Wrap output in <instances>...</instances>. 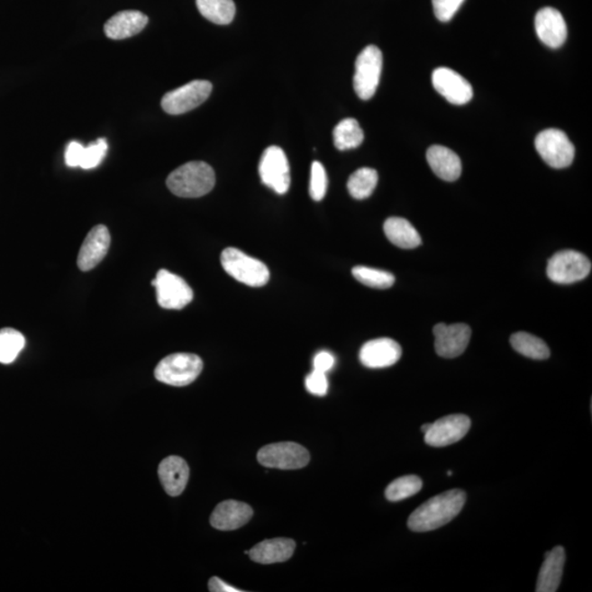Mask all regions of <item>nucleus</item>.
I'll return each mask as SVG.
<instances>
[{
  "label": "nucleus",
  "instance_id": "obj_1",
  "mask_svg": "<svg viewBox=\"0 0 592 592\" xmlns=\"http://www.w3.org/2000/svg\"><path fill=\"white\" fill-rule=\"evenodd\" d=\"M467 494L460 489L448 490L427 500L411 515L408 528L414 533H428L448 524L463 509Z\"/></svg>",
  "mask_w": 592,
  "mask_h": 592
},
{
  "label": "nucleus",
  "instance_id": "obj_2",
  "mask_svg": "<svg viewBox=\"0 0 592 592\" xmlns=\"http://www.w3.org/2000/svg\"><path fill=\"white\" fill-rule=\"evenodd\" d=\"M166 184L177 196L200 197L214 188L215 173L205 161H190L174 170Z\"/></svg>",
  "mask_w": 592,
  "mask_h": 592
},
{
  "label": "nucleus",
  "instance_id": "obj_3",
  "mask_svg": "<svg viewBox=\"0 0 592 592\" xmlns=\"http://www.w3.org/2000/svg\"><path fill=\"white\" fill-rule=\"evenodd\" d=\"M221 263L226 273L248 287H260L270 279V271L265 263L237 248L230 247L223 250Z\"/></svg>",
  "mask_w": 592,
  "mask_h": 592
},
{
  "label": "nucleus",
  "instance_id": "obj_4",
  "mask_svg": "<svg viewBox=\"0 0 592 592\" xmlns=\"http://www.w3.org/2000/svg\"><path fill=\"white\" fill-rule=\"evenodd\" d=\"M204 369L201 358L194 353H174L161 360L155 369V378L171 387H187L195 382Z\"/></svg>",
  "mask_w": 592,
  "mask_h": 592
},
{
  "label": "nucleus",
  "instance_id": "obj_5",
  "mask_svg": "<svg viewBox=\"0 0 592 592\" xmlns=\"http://www.w3.org/2000/svg\"><path fill=\"white\" fill-rule=\"evenodd\" d=\"M383 68V55L376 45H369L359 54L353 87L358 97L370 100L377 93Z\"/></svg>",
  "mask_w": 592,
  "mask_h": 592
},
{
  "label": "nucleus",
  "instance_id": "obj_6",
  "mask_svg": "<svg viewBox=\"0 0 592 592\" xmlns=\"http://www.w3.org/2000/svg\"><path fill=\"white\" fill-rule=\"evenodd\" d=\"M591 271V261L581 252L561 250L551 258L546 268L549 279L559 285L584 280Z\"/></svg>",
  "mask_w": 592,
  "mask_h": 592
},
{
  "label": "nucleus",
  "instance_id": "obj_7",
  "mask_svg": "<svg viewBox=\"0 0 592 592\" xmlns=\"http://www.w3.org/2000/svg\"><path fill=\"white\" fill-rule=\"evenodd\" d=\"M535 149L542 159L553 168H566L573 163L575 148L563 131L548 129L535 139Z\"/></svg>",
  "mask_w": 592,
  "mask_h": 592
},
{
  "label": "nucleus",
  "instance_id": "obj_8",
  "mask_svg": "<svg viewBox=\"0 0 592 592\" xmlns=\"http://www.w3.org/2000/svg\"><path fill=\"white\" fill-rule=\"evenodd\" d=\"M212 89L214 86L207 80H194L167 93L161 99V108L171 115L189 113L210 97Z\"/></svg>",
  "mask_w": 592,
  "mask_h": 592
},
{
  "label": "nucleus",
  "instance_id": "obj_9",
  "mask_svg": "<svg viewBox=\"0 0 592 592\" xmlns=\"http://www.w3.org/2000/svg\"><path fill=\"white\" fill-rule=\"evenodd\" d=\"M151 286L156 288L157 302L165 310H182L194 300L188 283L168 270H159Z\"/></svg>",
  "mask_w": 592,
  "mask_h": 592
},
{
  "label": "nucleus",
  "instance_id": "obj_10",
  "mask_svg": "<svg viewBox=\"0 0 592 592\" xmlns=\"http://www.w3.org/2000/svg\"><path fill=\"white\" fill-rule=\"evenodd\" d=\"M258 462L263 467L279 469H298L310 463V453L296 442L268 444L260 450Z\"/></svg>",
  "mask_w": 592,
  "mask_h": 592
},
{
  "label": "nucleus",
  "instance_id": "obj_11",
  "mask_svg": "<svg viewBox=\"0 0 592 592\" xmlns=\"http://www.w3.org/2000/svg\"><path fill=\"white\" fill-rule=\"evenodd\" d=\"M260 175L262 184L278 195H286L290 189V166L285 151L279 146H270L263 151Z\"/></svg>",
  "mask_w": 592,
  "mask_h": 592
},
{
  "label": "nucleus",
  "instance_id": "obj_12",
  "mask_svg": "<svg viewBox=\"0 0 592 592\" xmlns=\"http://www.w3.org/2000/svg\"><path fill=\"white\" fill-rule=\"evenodd\" d=\"M470 428V419L465 414H450L432 424L424 433V442L430 447L443 448L457 443L467 436Z\"/></svg>",
  "mask_w": 592,
  "mask_h": 592
},
{
  "label": "nucleus",
  "instance_id": "obj_13",
  "mask_svg": "<svg viewBox=\"0 0 592 592\" xmlns=\"http://www.w3.org/2000/svg\"><path fill=\"white\" fill-rule=\"evenodd\" d=\"M434 348L438 356L453 359L460 356L468 348L472 331L465 323H453L445 325L438 323L433 328Z\"/></svg>",
  "mask_w": 592,
  "mask_h": 592
},
{
  "label": "nucleus",
  "instance_id": "obj_14",
  "mask_svg": "<svg viewBox=\"0 0 592 592\" xmlns=\"http://www.w3.org/2000/svg\"><path fill=\"white\" fill-rule=\"evenodd\" d=\"M433 84L434 89L450 104L462 105L473 98L472 86L453 69L439 68L433 70Z\"/></svg>",
  "mask_w": 592,
  "mask_h": 592
},
{
  "label": "nucleus",
  "instance_id": "obj_15",
  "mask_svg": "<svg viewBox=\"0 0 592 592\" xmlns=\"http://www.w3.org/2000/svg\"><path fill=\"white\" fill-rule=\"evenodd\" d=\"M536 34L546 47L559 49L568 39V25L559 10L545 7L539 10L535 16Z\"/></svg>",
  "mask_w": 592,
  "mask_h": 592
},
{
  "label": "nucleus",
  "instance_id": "obj_16",
  "mask_svg": "<svg viewBox=\"0 0 592 592\" xmlns=\"http://www.w3.org/2000/svg\"><path fill=\"white\" fill-rule=\"evenodd\" d=\"M111 244L107 226L97 225L88 232L80 248L77 265L80 270L89 271L97 267L107 256Z\"/></svg>",
  "mask_w": 592,
  "mask_h": 592
},
{
  "label": "nucleus",
  "instance_id": "obj_17",
  "mask_svg": "<svg viewBox=\"0 0 592 592\" xmlns=\"http://www.w3.org/2000/svg\"><path fill=\"white\" fill-rule=\"evenodd\" d=\"M401 357V346L389 338L373 339L364 343L359 353L363 366L370 369L392 367Z\"/></svg>",
  "mask_w": 592,
  "mask_h": 592
},
{
  "label": "nucleus",
  "instance_id": "obj_18",
  "mask_svg": "<svg viewBox=\"0 0 592 592\" xmlns=\"http://www.w3.org/2000/svg\"><path fill=\"white\" fill-rule=\"evenodd\" d=\"M252 515H254V510L250 505L237 502V500H225L216 505L211 515L210 523L217 530L232 531L240 529L250 523Z\"/></svg>",
  "mask_w": 592,
  "mask_h": 592
},
{
  "label": "nucleus",
  "instance_id": "obj_19",
  "mask_svg": "<svg viewBox=\"0 0 592 592\" xmlns=\"http://www.w3.org/2000/svg\"><path fill=\"white\" fill-rule=\"evenodd\" d=\"M159 477L165 492L177 497L184 492L190 477L189 465L186 460L176 455L161 460L159 468Z\"/></svg>",
  "mask_w": 592,
  "mask_h": 592
},
{
  "label": "nucleus",
  "instance_id": "obj_20",
  "mask_svg": "<svg viewBox=\"0 0 592 592\" xmlns=\"http://www.w3.org/2000/svg\"><path fill=\"white\" fill-rule=\"evenodd\" d=\"M149 23V17L138 10L115 14L105 24V33L111 40H124L139 34Z\"/></svg>",
  "mask_w": 592,
  "mask_h": 592
},
{
  "label": "nucleus",
  "instance_id": "obj_21",
  "mask_svg": "<svg viewBox=\"0 0 592 592\" xmlns=\"http://www.w3.org/2000/svg\"><path fill=\"white\" fill-rule=\"evenodd\" d=\"M566 554L563 546H556L546 551L542 568L540 569L536 592H555L563 577Z\"/></svg>",
  "mask_w": 592,
  "mask_h": 592
},
{
  "label": "nucleus",
  "instance_id": "obj_22",
  "mask_svg": "<svg viewBox=\"0 0 592 592\" xmlns=\"http://www.w3.org/2000/svg\"><path fill=\"white\" fill-rule=\"evenodd\" d=\"M296 546L295 541L291 539L266 540L255 545L248 551V555L260 564L283 563L292 558Z\"/></svg>",
  "mask_w": 592,
  "mask_h": 592
},
{
  "label": "nucleus",
  "instance_id": "obj_23",
  "mask_svg": "<svg viewBox=\"0 0 592 592\" xmlns=\"http://www.w3.org/2000/svg\"><path fill=\"white\" fill-rule=\"evenodd\" d=\"M427 160L430 168L442 180H458L462 173V163H460V157L444 146H432L427 150Z\"/></svg>",
  "mask_w": 592,
  "mask_h": 592
},
{
  "label": "nucleus",
  "instance_id": "obj_24",
  "mask_svg": "<svg viewBox=\"0 0 592 592\" xmlns=\"http://www.w3.org/2000/svg\"><path fill=\"white\" fill-rule=\"evenodd\" d=\"M384 232L393 245L403 250H413L422 244L417 230L403 217H389L384 223Z\"/></svg>",
  "mask_w": 592,
  "mask_h": 592
},
{
  "label": "nucleus",
  "instance_id": "obj_25",
  "mask_svg": "<svg viewBox=\"0 0 592 592\" xmlns=\"http://www.w3.org/2000/svg\"><path fill=\"white\" fill-rule=\"evenodd\" d=\"M200 14L215 24H230L235 17L236 7L232 0H196Z\"/></svg>",
  "mask_w": 592,
  "mask_h": 592
},
{
  "label": "nucleus",
  "instance_id": "obj_26",
  "mask_svg": "<svg viewBox=\"0 0 592 592\" xmlns=\"http://www.w3.org/2000/svg\"><path fill=\"white\" fill-rule=\"evenodd\" d=\"M511 346L523 356L533 360H546L550 358V348L538 337L528 332H515L510 338Z\"/></svg>",
  "mask_w": 592,
  "mask_h": 592
},
{
  "label": "nucleus",
  "instance_id": "obj_27",
  "mask_svg": "<svg viewBox=\"0 0 592 592\" xmlns=\"http://www.w3.org/2000/svg\"><path fill=\"white\" fill-rule=\"evenodd\" d=\"M333 143L339 150L359 148L364 140V133L356 119L348 118L341 121L333 129Z\"/></svg>",
  "mask_w": 592,
  "mask_h": 592
},
{
  "label": "nucleus",
  "instance_id": "obj_28",
  "mask_svg": "<svg viewBox=\"0 0 592 592\" xmlns=\"http://www.w3.org/2000/svg\"><path fill=\"white\" fill-rule=\"evenodd\" d=\"M378 181V175L376 169L368 168V167L358 169L348 180L349 194L357 200L367 199L376 190Z\"/></svg>",
  "mask_w": 592,
  "mask_h": 592
},
{
  "label": "nucleus",
  "instance_id": "obj_29",
  "mask_svg": "<svg viewBox=\"0 0 592 592\" xmlns=\"http://www.w3.org/2000/svg\"><path fill=\"white\" fill-rule=\"evenodd\" d=\"M24 346L25 339L22 332L13 328L0 329V363H13Z\"/></svg>",
  "mask_w": 592,
  "mask_h": 592
},
{
  "label": "nucleus",
  "instance_id": "obj_30",
  "mask_svg": "<svg viewBox=\"0 0 592 592\" xmlns=\"http://www.w3.org/2000/svg\"><path fill=\"white\" fill-rule=\"evenodd\" d=\"M423 488V480L416 475H407L393 480L387 486L386 497L389 502H401V500L412 497Z\"/></svg>",
  "mask_w": 592,
  "mask_h": 592
},
{
  "label": "nucleus",
  "instance_id": "obj_31",
  "mask_svg": "<svg viewBox=\"0 0 592 592\" xmlns=\"http://www.w3.org/2000/svg\"><path fill=\"white\" fill-rule=\"evenodd\" d=\"M354 279L362 285L374 288H388L395 283V277L391 272L373 269V268L358 266L352 269Z\"/></svg>",
  "mask_w": 592,
  "mask_h": 592
},
{
  "label": "nucleus",
  "instance_id": "obj_32",
  "mask_svg": "<svg viewBox=\"0 0 592 592\" xmlns=\"http://www.w3.org/2000/svg\"><path fill=\"white\" fill-rule=\"evenodd\" d=\"M108 148V141L105 139H98L87 148H84L79 164L80 168L89 170L98 167L107 155Z\"/></svg>",
  "mask_w": 592,
  "mask_h": 592
},
{
  "label": "nucleus",
  "instance_id": "obj_33",
  "mask_svg": "<svg viewBox=\"0 0 592 592\" xmlns=\"http://www.w3.org/2000/svg\"><path fill=\"white\" fill-rule=\"evenodd\" d=\"M328 178L320 161H314L311 168L310 195L314 201H322L326 196Z\"/></svg>",
  "mask_w": 592,
  "mask_h": 592
},
{
  "label": "nucleus",
  "instance_id": "obj_34",
  "mask_svg": "<svg viewBox=\"0 0 592 592\" xmlns=\"http://www.w3.org/2000/svg\"><path fill=\"white\" fill-rule=\"evenodd\" d=\"M463 3L464 0H433L434 14L440 22L449 23Z\"/></svg>",
  "mask_w": 592,
  "mask_h": 592
},
{
  "label": "nucleus",
  "instance_id": "obj_35",
  "mask_svg": "<svg viewBox=\"0 0 592 592\" xmlns=\"http://www.w3.org/2000/svg\"><path fill=\"white\" fill-rule=\"evenodd\" d=\"M305 387L308 392L316 396H325L328 391V381L326 373L314 370L305 379Z\"/></svg>",
  "mask_w": 592,
  "mask_h": 592
},
{
  "label": "nucleus",
  "instance_id": "obj_36",
  "mask_svg": "<svg viewBox=\"0 0 592 592\" xmlns=\"http://www.w3.org/2000/svg\"><path fill=\"white\" fill-rule=\"evenodd\" d=\"M84 150V146L78 141H70L68 148L65 150V163L68 167H79L80 159H82V154Z\"/></svg>",
  "mask_w": 592,
  "mask_h": 592
},
{
  "label": "nucleus",
  "instance_id": "obj_37",
  "mask_svg": "<svg viewBox=\"0 0 592 592\" xmlns=\"http://www.w3.org/2000/svg\"><path fill=\"white\" fill-rule=\"evenodd\" d=\"M335 366V357L331 352L321 351L314 358V370L326 373Z\"/></svg>",
  "mask_w": 592,
  "mask_h": 592
},
{
  "label": "nucleus",
  "instance_id": "obj_38",
  "mask_svg": "<svg viewBox=\"0 0 592 592\" xmlns=\"http://www.w3.org/2000/svg\"><path fill=\"white\" fill-rule=\"evenodd\" d=\"M209 590L212 592H241V590L236 589L235 587L227 585L219 577H212L209 581Z\"/></svg>",
  "mask_w": 592,
  "mask_h": 592
},
{
  "label": "nucleus",
  "instance_id": "obj_39",
  "mask_svg": "<svg viewBox=\"0 0 592 592\" xmlns=\"http://www.w3.org/2000/svg\"><path fill=\"white\" fill-rule=\"evenodd\" d=\"M430 426H432V424H424V426L422 427V432L424 433H426L428 432Z\"/></svg>",
  "mask_w": 592,
  "mask_h": 592
}]
</instances>
